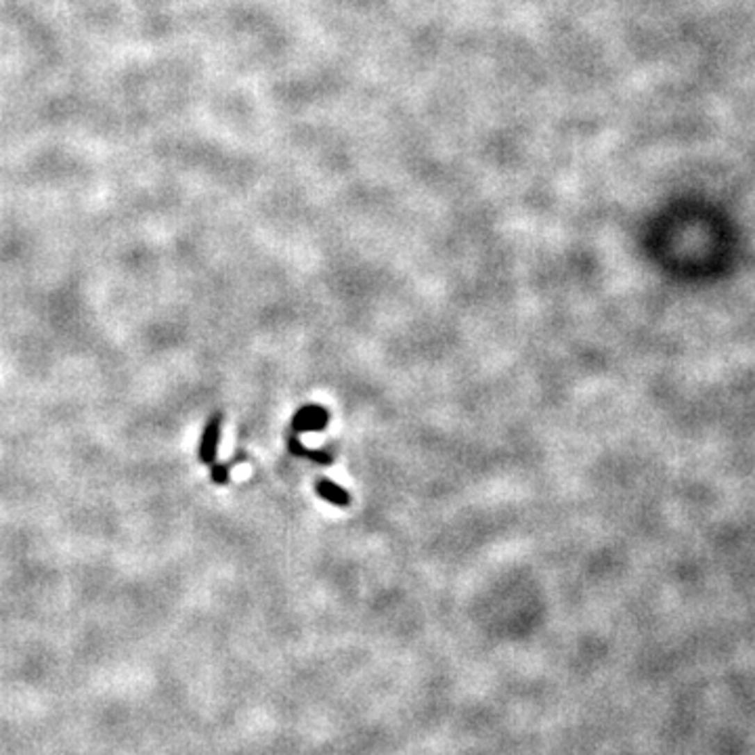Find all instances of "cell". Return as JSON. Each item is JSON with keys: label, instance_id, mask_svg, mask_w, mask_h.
Wrapping results in <instances>:
<instances>
[{"label": "cell", "instance_id": "6da1fadb", "mask_svg": "<svg viewBox=\"0 0 755 755\" xmlns=\"http://www.w3.org/2000/svg\"><path fill=\"white\" fill-rule=\"evenodd\" d=\"M327 422H330V414H327L325 407H321V405H305L292 418V432L300 435V432L323 430L327 426Z\"/></svg>", "mask_w": 755, "mask_h": 755}, {"label": "cell", "instance_id": "7a4b0ae2", "mask_svg": "<svg viewBox=\"0 0 755 755\" xmlns=\"http://www.w3.org/2000/svg\"><path fill=\"white\" fill-rule=\"evenodd\" d=\"M220 430H222V414H214L208 424L204 426L202 441H200V460L204 464H214L220 445Z\"/></svg>", "mask_w": 755, "mask_h": 755}, {"label": "cell", "instance_id": "3957f363", "mask_svg": "<svg viewBox=\"0 0 755 755\" xmlns=\"http://www.w3.org/2000/svg\"><path fill=\"white\" fill-rule=\"evenodd\" d=\"M315 491L321 499H325L327 503H332V506H338V508H346L350 503V495L340 487L336 485L334 480L330 478H319L315 482Z\"/></svg>", "mask_w": 755, "mask_h": 755}, {"label": "cell", "instance_id": "277c9868", "mask_svg": "<svg viewBox=\"0 0 755 755\" xmlns=\"http://www.w3.org/2000/svg\"><path fill=\"white\" fill-rule=\"evenodd\" d=\"M288 449H290V453H294V455H298V457H307V460H311V462H315V464H321V466H327V464L334 462V455H332V453L321 451V449H309L307 445L300 443V439H298L296 435H292V437L288 439Z\"/></svg>", "mask_w": 755, "mask_h": 755}, {"label": "cell", "instance_id": "5b68a950", "mask_svg": "<svg viewBox=\"0 0 755 755\" xmlns=\"http://www.w3.org/2000/svg\"><path fill=\"white\" fill-rule=\"evenodd\" d=\"M210 478L214 485H227L229 482V464H210Z\"/></svg>", "mask_w": 755, "mask_h": 755}]
</instances>
